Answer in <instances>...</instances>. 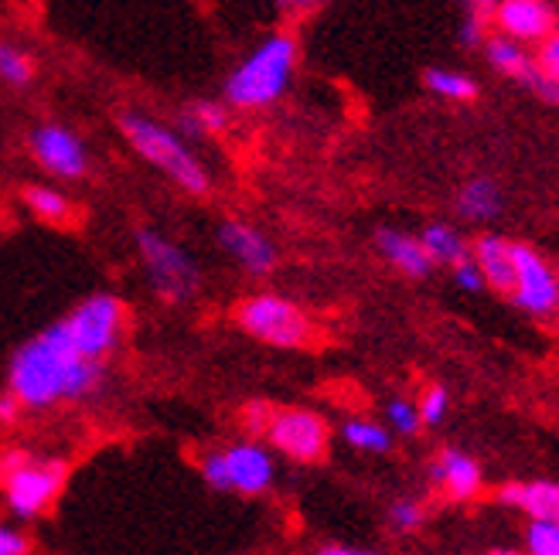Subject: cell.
<instances>
[{
	"instance_id": "21",
	"label": "cell",
	"mask_w": 559,
	"mask_h": 555,
	"mask_svg": "<svg viewBox=\"0 0 559 555\" xmlns=\"http://www.w3.org/2000/svg\"><path fill=\"white\" fill-rule=\"evenodd\" d=\"M501 208H506V198H501V188L495 178H471L461 184L457 198H454V212L457 218L464 221H495L501 215Z\"/></svg>"
},
{
	"instance_id": "7",
	"label": "cell",
	"mask_w": 559,
	"mask_h": 555,
	"mask_svg": "<svg viewBox=\"0 0 559 555\" xmlns=\"http://www.w3.org/2000/svg\"><path fill=\"white\" fill-rule=\"evenodd\" d=\"M24 150L48 181L75 184L93 174L90 141L62 120H38L35 126H27Z\"/></svg>"
},
{
	"instance_id": "36",
	"label": "cell",
	"mask_w": 559,
	"mask_h": 555,
	"mask_svg": "<svg viewBox=\"0 0 559 555\" xmlns=\"http://www.w3.org/2000/svg\"><path fill=\"white\" fill-rule=\"evenodd\" d=\"M461 4H464V11H467V14H478V17H485V21H488L498 0H461Z\"/></svg>"
},
{
	"instance_id": "10",
	"label": "cell",
	"mask_w": 559,
	"mask_h": 555,
	"mask_svg": "<svg viewBox=\"0 0 559 555\" xmlns=\"http://www.w3.org/2000/svg\"><path fill=\"white\" fill-rule=\"evenodd\" d=\"M515 287L509 290V303L528 317H552L559 311V276L546 263L536 245L515 242Z\"/></svg>"
},
{
	"instance_id": "29",
	"label": "cell",
	"mask_w": 559,
	"mask_h": 555,
	"mask_svg": "<svg viewBox=\"0 0 559 555\" xmlns=\"http://www.w3.org/2000/svg\"><path fill=\"white\" fill-rule=\"evenodd\" d=\"M273 402H266V399H253V402H246L242 406V412H239V423H242V430L253 436V439H260L263 433H266V426H270V420H273Z\"/></svg>"
},
{
	"instance_id": "15",
	"label": "cell",
	"mask_w": 559,
	"mask_h": 555,
	"mask_svg": "<svg viewBox=\"0 0 559 555\" xmlns=\"http://www.w3.org/2000/svg\"><path fill=\"white\" fill-rule=\"evenodd\" d=\"M171 123L199 147V144L222 141L233 130V109L222 102V96H191L175 109Z\"/></svg>"
},
{
	"instance_id": "23",
	"label": "cell",
	"mask_w": 559,
	"mask_h": 555,
	"mask_svg": "<svg viewBox=\"0 0 559 555\" xmlns=\"http://www.w3.org/2000/svg\"><path fill=\"white\" fill-rule=\"evenodd\" d=\"M419 242H424L433 266L451 269L454 263L471 256V242L451 226V221H430V226H424V232H419Z\"/></svg>"
},
{
	"instance_id": "39",
	"label": "cell",
	"mask_w": 559,
	"mask_h": 555,
	"mask_svg": "<svg viewBox=\"0 0 559 555\" xmlns=\"http://www.w3.org/2000/svg\"><path fill=\"white\" fill-rule=\"evenodd\" d=\"M491 555H519V552H491Z\"/></svg>"
},
{
	"instance_id": "31",
	"label": "cell",
	"mask_w": 559,
	"mask_h": 555,
	"mask_svg": "<svg viewBox=\"0 0 559 555\" xmlns=\"http://www.w3.org/2000/svg\"><path fill=\"white\" fill-rule=\"evenodd\" d=\"M427 511L419 502H409V497H403V502L393 505V511H389V521H393L396 532H416L419 524H424Z\"/></svg>"
},
{
	"instance_id": "20",
	"label": "cell",
	"mask_w": 559,
	"mask_h": 555,
	"mask_svg": "<svg viewBox=\"0 0 559 555\" xmlns=\"http://www.w3.org/2000/svg\"><path fill=\"white\" fill-rule=\"evenodd\" d=\"M433 481L454 497V502H467L481 491V463L461 454V450H443L433 467H430Z\"/></svg>"
},
{
	"instance_id": "24",
	"label": "cell",
	"mask_w": 559,
	"mask_h": 555,
	"mask_svg": "<svg viewBox=\"0 0 559 555\" xmlns=\"http://www.w3.org/2000/svg\"><path fill=\"white\" fill-rule=\"evenodd\" d=\"M424 89L447 99V102H474L478 99V82H474L467 72H457V69H440V65H430L424 69Z\"/></svg>"
},
{
	"instance_id": "22",
	"label": "cell",
	"mask_w": 559,
	"mask_h": 555,
	"mask_svg": "<svg viewBox=\"0 0 559 555\" xmlns=\"http://www.w3.org/2000/svg\"><path fill=\"white\" fill-rule=\"evenodd\" d=\"M38 82V59L35 51L14 41V38H4L0 35V89L8 93H32Z\"/></svg>"
},
{
	"instance_id": "25",
	"label": "cell",
	"mask_w": 559,
	"mask_h": 555,
	"mask_svg": "<svg viewBox=\"0 0 559 555\" xmlns=\"http://www.w3.org/2000/svg\"><path fill=\"white\" fill-rule=\"evenodd\" d=\"M342 436L348 447H355L361 454H389V447H393V433L372 420H348L342 426Z\"/></svg>"
},
{
	"instance_id": "38",
	"label": "cell",
	"mask_w": 559,
	"mask_h": 555,
	"mask_svg": "<svg viewBox=\"0 0 559 555\" xmlns=\"http://www.w3.org/2000/svg\"><path fill=\"white\" fill-rule=\"evenodd\" d=\"M318 555H376V552H361V548H345V545H331V548H321Z\"/></svg>"
},
{
	"instance_id": "32",
	"label": "cell",
	"mask_w": 559,
	"mask_h": 555,
	"mask_svg": "<svg viewBox=\"0 0 559 555\" xmlns=\"http://www.w3.org/2000/svg\"><path fill=\"white\" fill-rule=\"evenodd\" d=\"M536 65H539V72L546 75V79H552V82H559V27L552 35H546L543 41H539V48H536Z\"/></svg>"
},
{
	"instance_id": "6",
	"label": "cell",
	"mask_w": 559,
	"mask_h": 555,
	"mask_svg": "<svg viewBox=\"0 0 559 555\" xmlns=\"http://www.w3.org/2000/svg\"><path fill=\"white\" fill-rule=\"evenodd\" d=\"M59 324L82 354L106 362V358H114L117 348L123 345V335L130 327V307L120 293L96 290L90 297H82L79 303H72L59 317Z\"/></svg>"
},
{
	"instance_id": "34",
	"label": "cell",
	"mask_w": 559,
	"mask_h": 555,
	"mask_svg": "<svg viewBox=\"0 0 559 555\" xmlns=\"http://www.w3.org/2000/svg\"><path fill=\"white\" fill-rule=\"evenodd\" d=\"M27 552H32V542L21 532L8 529V524H0V555H27Z\"/></svg>"
},
{
	"instance_id": "2",
	"label": "cell",
	"mask_w": 559,
	"mask_h": 555,
	"mask_svg": "<svg viewBox=\"0 0 559 555\" xmlns=\"http://www.w3.org/2000/svg\"><path fill=\"white\" fill-rule=\"evenodd\" d=\"M117 133L136 160H144L154 174H160L185 198L205 202L212 194L215 178L209 164L175 123H167L140 106H127L117 113Z\"/></svg>"
},
{
	"instance_id": "30",
	"label": "cell",
	"mask_w": 559,
	"mask_h": 555,
	"mask_svg": "<svg viewBox=\"0 0 559 555\" xmlns=\"http://www.w3.org/2000/svg\"><path fill=\"white\" fill-rule=\"evenodd\" d=\"M451 280L464 293H481L485 290V273H481L478 263H474V256H464L461 263L451 266Z\"/></svg>"
},
{
	"instance_id": "16",
	"label": "cell",
	"mask_w": 559,
	"mask_h": 555,
	"mask_svg": "<svg viewBox=\"0 0 559 555\" xmlns=\"http://www.w3.org/2000/svg\"><path fill=\"white\" fill-rule=\"evenodd\" d=\"M372 245L389 266L409 276V280H427L433 273V260L427 256L424 242H419V236H413V232H403L396 226H379L372 232Z\"/></svg>"
},
{
	"instance_id": "9",
	"label": "cell",
	"mask_w": 559,
	"mask_h": 555,
	"mask_svg": "<svg viewBox=\"0 0 559 555\" xmlns=\"http://www.w3.org/2000/svg\"><path fill=\"white\" fill-rule=\"evenodd\" d=\"M212 236H215V245L222 249V256H226L236 269H242L246 276L266 280V276L276 273L280 249L270 239V232H263L257 221L239 218V215H226V218H218Z\"/></svg>"
},
{
	"instance_id": "12",
	"label": "cell",
	"mask_w": 559,
	"mask_h": 555,
	"mask_svg": "<svg viewBox=\"0 0 559 555\" xmlns=\"http://www.w3.org/2000/svg\"><path fill=\"white\" fill-rule=\"evenodd\" d=\"M481 51H485L488 65H491L498 75H506V79L519 82V86L533 89L543 102L559 106V82H552V79H546V75L539 72L536 59L528 55V48H525L522 41H512V38H506V35H498V32H495V35L485 38Z\"/></svg>"
},
{
	"instance_id": "3",
	"label": "cell",
	"mask_w": 559,
	"mask_h": 555,
	"mask_svg": "<svg viewBox=\"0 0 559 555\" xmlns=\"http://www.w3.org/2000/svg\"><path fill=\"white\" fill-rule=\"evenodd\" d=\"M300 41L294 32H270L222 79V102L233 113H266L294 86Z\"/></svg>"
},
{
	"instance_id": "17",
	"label": "cell",
	"mask_w": 559,
	"mask_h": 555,
	"mask_svg": "<svg viewBox=\"0 0 559 555\" xmlns=\"http://www.w3.org/2000/svg\"><path fill=\"white\" fill-rule=\"evenodd\" d=\"M512 239L498 236V232H481L471 242V256L485 273V287L495 290L498 297H509L515 287V256H512Z\"/></svg>"
},
{
	"instance_id": "28",
	"label": "cell",
	"mask_w": 559,
	"mask_h": 555,
	"mask_svg": "<svg viewBox=\"0 0 559 555\" xmlns=\"http://www.w3.org/2000/svg\"><path fill=\"white\" fill-rule=\"evenodd\" d=\"M416 406H419V420H424V426H437V423H443L447 409H451V396H447L443 385H430Z\"/></svg>"
},
{
	"instance_id": "33",
	"label": "cell",
	"mask_w": 559,
	"mask_h": 555,
	"mask_svg": "<svg viewBox=\"0 0 559 555\" xmlns=\"http://www.w3.org/2000/svg\"><path fill=\"white\" fill-rule=\"evenodd\" d=\"M488 38V21L478 17V14H467L464 24H461V32H457V41L461 48H471V51H478Z\"/></svg>"
},
{
	"instance_id": "35",
	"label": "cell",
	"mask_w": 559,
	"mask_h": 555,
	"mask_svg": "<svg viewBox=\"0 0 559 555\" xmlns=\"http://www.w3.org/2000/svg\"><path fill=\"white\" fill-rule=\"evenodd\" d=\"M21 415H24V406L8 393V388H4V396H0V423H17L21 420Z\"/></svg>"
},
{
	"instance_id": "1",
	"label": "cell",
	"mask_w": 559,
	"mask_h": 555,
	"mask_svg": "<svg viewBox=\"0 0 559 555\" xmlns=\"http://www.w3.org/2000/svg\"><path fill=\"white\" fill-rule=\"evenodd\" d=\"M106 362L82 354L59 321L32 335L8 362V393L24 412H48L55 406L86 402L103 393Z\"/></svg>"
},
{
	"instance_id": "8",
	"label": "cell",
	"mask_w": 559,
	"mask_h": 555,
	"mask_svg": "<svg viewBox=\"0 0 559 555\" xmlns=\"http://www.w3.org/2000/svg\"><path fill=\"white\" fill-rule=\"evenodd\" d=\"M0 484H4L8 508L17 518L41 515L66 484V463L62 460H41L27 450L0 454Z\"/></svg>"
},
{
	"instance_id": "5",
	"label": "cell",
	"mask_w": 559,
	"mask_h": 555,
	"mask_svg": "<svg viewBox=\"0 0 559 555\" xmlns=\"http://www.w3.org/2000/svg\"><path fill=\"white\" fill-rule=\"evenodd\" d=\"M233 324L246 338H253L266 348L297 351L314 341L311 314H307L297 300L273 293V290H257V293L239 297L233 307Z\"/></svg>"
},
{
	"instance_id": "11",
	"label": "cell",
	"mask_w": 559,
	"mask_h": 555,
	"mask_svg": "<svg viewBox=\"0 0 559 555\" xmlns=\"http://www.w3.org/2000/svg\"><path fill=\"white\" fill-rule=\"evenodd\" d=\"M263 439L273 450H280L284 457L297 460V463H314L328 454V439L331 430L311 409H273V420L263 433Z\"/></svg>"
},
{
	"instance_id": "27",
	"label": "cell",
	"mask_w": 559,
	"mask_h": 555,
	"mask_svg": "<svg viewBox=\"0 0 559 555\" xmlns=\"http://www.w3.org/2000/svg\"><path fill=\"white\" fill-rule=\"evenodd\" d=\"M525 548H528V555H559V524L556 521H528Z\"/></svg>"
},
{
	"instance_id": "18",
	"label": "cell",
	"mask_w": 559,
	"mask_h": 555,
	"mask_svg": "<svg viewBox=\"0 0 559 555\" xmlns=\"http://www.w3.org/2000/svg\"><path fill=\"white\" fill-rule=\"evenodd\" d=\"M21 205L27 208V215H32L35 221H41V226H72L75 221V202L72 194L59 184V181H27L21 184Z\"/></svg>"
},
{
	"instance_id": "13",
	"label": "cell",
	"mask_w": 559,
	"mask_h": 555,
	"mask_svg": "<svg viewBox=\"0 0 559 555\" xmlns=\"http://www.w3.org/2000/svg\"><path fill=\"white\" fill-rule=\"evenodd\" d=\"M498 35L522 45H539L559 27V14L549 0H498L488 17Z\"/></svg>"
},
{
	"instance_id": "14",
	"label": "cell",
	"mask_w": 559,
	"mask_h": 555,
	"mask_svg": "<svg viewBox=\"0 0 559 555\" xmlns=\"http://www.w3.org/2000/svg\"><path fill=\"white\" fill-rule=\"evenodd\" d=\"M222 463H226V478H229V491L239 494H263L273 478H276V467H273V454L263 447L260 439H239L222 447Z\"/></svg>"
},
{
	"instance_id": "4",
	"label": "cell",
	"mask_w": 559,
	"mask_h": 555,
	"mask_svg": "<svg viewBox=\"0 0 559 555\" xmlns=\"http://www.w3.org/2000/svg\"><path fill=\"white\" fill-rule=\"evenodd\" d=\"M130 239L144 287L157 303H164V307H188V303L202 297L205 269L188 245H181L171 232L157 226H136Z\"/></svg>"
},
{
	"instance_id": "37",
	"label": "cell",
	"mask_w": 559,
	"mask_h": 555,
	"mask_svg": "<svg viewBox=\"0 0 559 555\" xmlns=\"http://www.w3.org/2000/svg\"><path fill=\"white\" fill-rule=\"evenodd\" d=\"M287 11H314V8H321V4H328V0H280Z\"/></svg>"
},
{
	"instance_id": "19",
	"label": "cell",
	"mask_w": 559,
	"mask_h": 555,
	"mask_svg": "<svg viewBox=\"0 0 559 555\" xmlns=\"http://www.w3.org/2000/svg\"><path fill=\"white\" fill-rule=\"evenodd\" d=\"M498 502L515 508V511H525L533 521H556L559 524V484L556 481L506 484L498 491Z\"/></svg>"
},
{
	"instance_id": "26",
	"label": "cell",
	"mask_w": 559,
	"mask_h": 555,
	"mask_svg": "<svg viewBox=\"0 0 559 555\" xmlns=\"http://www.w3.org/2000/svg\"><path fill=\"white\" fill-rule=\"evenodd\" d=\"M385 420H389V426H393L400 436H416L419 426H424V420H419V406L409 402V399H389Z\"/></svg>"
}]
</instances>
